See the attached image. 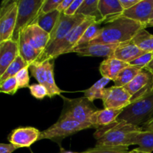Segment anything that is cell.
Instances as JSON below:
<instances>
[{"mask_svg": "<svg viewBox=\"0 0 153 153\" xmlns=\"http://www.w3.org/2000/svg\"><path fill=\"white\" fill-rule=\"evenodd\" d=\"M100 34L88 44H120L132 40L134 36L145 26L140 22L120 16L105 23ZM88 45V44H87Z\"/></svg>", "mask_w": 153, "mask_h": 153, "instance_id": "6da1fadb", "label": "cell"}, {"mask_svg": "<svg viewBox=\"0 0 153 153\" xmlns=\"http://www.w3.org/2000/svg\"><path fill=\"white\" fill-rule=\"evenodd\" d=\"M141 127L126 122H116L97 128L94 133L97 140L96 146L128 147L131 145L134 136L142 131Z\"/></svg>", "mask_w": 153, "mask_h": 153, "instance_id": "7a4b0ae2", "label": "cell"}, {"mask_svg": "<svg viewBox=\"0 0 153 153\" xmlns=\"http://www.w3.org/2000/svg\"><path fill=\"white\" fill-rule=\"evenodd\" d=\"M153 118V89L146 94L131 100L129 105L123 110L118 117L117 122L139 126H143Z\"/></svg>", "mask_w": 153, "mask_h": 153, "instance_id": "3957f363", "label": "cell"}, {"mask_svg": "<svg viewBox=\"0 0 153 153\" xmlns=\"http://www.w3.org/2000/svg\"><path fill=\"white\" fill-rule=\"evenodd\" d=\"M86 18V16L78 13L74 16H67L64 13H61L58 22L50 34V40L46 49L40 56V59L37 61L40 62V61H47L55 46L64 37H67L75 28L83 22Z\"/></svg>", "mask_w": 153, "mask_h": 153, "instance_id": "277c9868", "label": "cell"}, {"mask_svg": "<svg viewBox=\"0 0 153 153\" xmlns=\"http://www.w3.org/2000/svg\"><path fill=\"white\" fill-rule=\"evenodd\" d=\"M61 97L64 100V108L60 118H70L83 124L90 123V118L93 114L98 111L97 107L86 97L76 99H67Z\"/></svg>", "mask_w": 153, "mask_h": 153, "instance_id": "5b68a950", "label": "cell"}, {"mask_svg": "<svg viewBox=\"0 0 153 153\" xmlns=\"http://www.w3.org/2000/svg\"><path fill=\"white\" fill-rule=\"evenodd\" d=\"M94 128L91 124H83L70 118H59L58 121L49 128L40 133L39 140L43 139L58 141V140L74 134L82 130Z\"/></svg>", "mask_w": 153, "mask_h": 153, "instance_id": "8992f818", "label": "cell"}, {"mask_svg": "<svg viewBox=\"0 0 153 153\" xmlns=\"http://www.w3.org/2000/svg\"><path fill=\"white\" fill-rule=\"evenodd\" d=\"M45 0H17L18 14L13 40L18 42L21 31L31 25L38 17Z\"/></svg>", "mask_w": 153, "mask_h": 153, "instance_id": "52a82bcc", "label": "cell"}, {"mask_svg": "<svg viewBox=\"0 0 153 153\" xmlns=\"http://www.w3.org/2000/svg\"><path fill=\"white\" fill-rule=\"evenodd\" d=\"M17 14V1H2L0 9V42L13 40Z\"/></svg>", "mask_w": 153, "mask_h": 153, "instance_id": "ba28073f", "label": "cell"}, {"mask_svg": "<svg viewBox=\"0 0 153 153\" xmlns=\"http://www.w3.org/2000/svg\"><path fill=\"white\" fill-rule=\"evenodd\" d=\"M94 22H98L95 19L92 17H87L83 22L75 28L68 35L64 37L58 45L55 47L51 53L48 61L55 60L58 56L64 54L70 53L73 49L77 46L78 42L82 37L87 28ZM100 23V22H99ZM102 24V23H101Z\"/></svg>", "mask_w": 153, "mask_h": 153, "instance_id": "9c48e42d", "label": "cell"}, {"mask_svg": "<svg viewBox=\"0 0 153 153\" xmlns=\"http://www.w3.org/2000/svg\"><path fill=\"white\" fill-rule=\"evenodd\" d=\"M102 101L105 108L123 110L131 102V96L123 87L112 86L104 89Z\"/></svg>", "mask_w": 153, "mask_h": 153, "instance_id": "30bf717a", "label": "cell"}, {"mask_svg": "<svg viewBox=\"0 0 153 153\" xmlns=\"http://www.w3.org/2000/svg\"><path fill=\"white\" fill-rule=\"evenodd\" d=\"M123 88L131 96V100L137 98L153 89V74L146 69H143Z\"/></svg>", "mask_w": 153, "mask_h": 153, "instance_id": "8fae6325", "label": "cell"}, {"mask_svg": "<svg viewBox=\"0 0 153 153\" xmlns=\"http://www.w3.org/2000/svg\"><path fill=\"white\" fill-rule=\"evenodd\" d=\"M41 131L34 127H21L13 130L8 136L10 143L16 147H30L38 141Z\"/></svg>", "mask_w": 153, "mask_h": 153, "instance_id": "7c38bea8", "label": "cell"}, {"mask_svg": "<svg viewBox=\"0 0 153 153\" xmlns=\"http://www.w3.org/2000/svg\"><path fill=\"white\" fill-rule=\"evenodd\" d=\"M153 0H140L131 8L125 10L120 16L140 22L147 27L152 10Z\"/></svg>", "mask_w": 153, "mask_h": 153, "instance_id": "4fadbf2b", "label": "cell"}, {"mask_svg": "<svg viewBox=\"0 0 153 153\" xmlns=\"http://www.w3.org/2000/svg\"><path fill=\"white\" fill-rule=\"evenodd\" d=\"M22 31L31 46L43 54L50 40V34L42 29L37 24L29 25Z\"/></svg>", "mask_w": 153, "mask_h": 153, "instance_id": "5bb4252c", "label": "cell"}, {"mask_svg": "<svg viewBox=\"0 0 153 153\" xmlns=\"http://www.w3.org/2000/svg\"><path fill=\"white\" fill-rule=\"evenodd\" d=\"M118 46L119 44H102V43L88 44L75 48L71 52H74L81 56L109 58L113 56L114 52Z\"/></svg>", "mask_w": 153, "mask_h": 153, "instance_id": "9a60e30c", "label": "cell"}, {"mask_svg": "<svg viewBox=\"0 0 153 153\" xmlns=\"http://www.w3.org/2000/svg\"><path fill=\"white\" fill-rule=\"evenodd\" d=\"M19 55L18 42L8 40L0 42V76Z\"/></svg>", "mask_w": 153, "mask_h": 153, "instance_id": "2e32d148", "label": "cell"}, {"mask_svg": "<svg viewBox=\"0 0 153 153\" xmlns=\"http://www.w3.org/2000/svg\"><path fill=\"white\" fill-rule=\"evenodd\" d=\"M122 109L104 108L94 112L90 118V123L94 128H99L106 126L116 122L117 119L122 113Z\"/></svg>", "mask_w": 153, "mask_h": 153, "instance_id": "e0dca14e", "label": "cell"}, {"mask_svg": "<svg viewBox=\"0 0 153 153\" xmlns=\"http://www.w3.org/2000/svg\"><path fill=\"white\" fill-rule=\"evenodd\" d=\"M145 53L146 52L140 49L131 40L129 42L119 44L117 48L115 49L112 57H114V58L129 64L130 62Z\"/></svg>", "mask_w": 153, "mask_h": 153, "instance_id": "ac0fdd59", "label": "cell"}, {"mask_svg": "<svg viewBox=\"0 0 153 153\" xmlns=\"http://www.w3.org/2000/svg\"><path fill=\"white\" fill-rule=\"evenodd\" d=\"M129 65L114 57H109L102 61L100 66V72L104 78L114 81L119 73Z\"/></svg>", "mask_w": 153, "mask_h": 153, "instance_id": "d6986e66", "label": "cell"}, {"mask_svg": "<svg viewBox=\"0 0 153 153\" xmlns=\"http://www.w3.org/2000/svg\"><path fill=\"white\" fill-rule=\"evenodd\" d=\"M99 10L105 23L119 17L124 11L120 0H100Z\"/></svg>", "mask_w": 153, "mask_h": 153, "instance_id": "ffe728a7", "label": "cell"}, {"mask_svg": "<svg viewBox=\"0 0 153 153\" xmlns=\"http://www.w3.org/2000/svg\"><path fill=\"white\" fill-rule=\"evenodd\" d=\"M18 45H19V55L28 63V65L40 59L42 53L31 46L22 31L19 35Z\"/></svg>", "mask_w": 153, "mask_h": 153, "instance_id": "44dd1931", "label": "cell"}, {"mask_svg": "<svg viewBox=\"0 0 153 153\" xmlns=\"http://www.w3.org/2000/svg\"><path fill=\"white\" fill-rule=\"evenodd\" d=\"M131 145H137V149L143 152H153V131L142 130L137 132L131 140Z\"/></svg>", "mask_w": 153, "mask_h": 153, "instance_id": "7402d4cb", "label": "cell"}, {"mask_svg": "<svg viewBox=\"0 0 153 153\" xmlns=\"http://www.w3.org/2000/svg\"><path fill=\"white\" fill-rule=\"evenodd\" d=\"M99 1L100 0H84L76 13L82 14L86 17H92L98 22L102 23L105 20L99 10Z\"/></svg>", "mask_w": 153, "mask_h": 153, "instance_id": "603a6c76", "label": "cell"}, {"mask_svg": "<svg viewBox=\"0 0 153 153\" xmlns=\"http://www.w3.org/2000/svg\"><path fill=\"white\" fill-rule=\"evenodd\" d=\"M61 13V12L58 11V10H55L50 13L40 15L34 20V22L31 25L37 24L42 29H43L49 34H51L59 19Z\"/></svg>", "mask_w": 153, "mask_h": 153, "instance_id": "cb8c5ba5", "label": "cell"}, {"mask_svg": "<svg viewBox=\"0 0 153 153\" xmlns=\"http://www.w3.org/2000/svg\"><path fill=\"white\" fill-rule=\"evenodd\" d=\"M53 60L46 61V85L45 87L49 93V97L55 96H61L63 92L55 83V76H54V63Z\"/></svg>", "mask_w": 153, "mask_h": 153, "instance_id": "d4e9b609", "label": "cell"}, {"mask_svg": "<svg viewBox=\"0 0 153 153\" xmlns=\"http://www.w3.org/2000/svg\"><path fill=\"white\" fill-rule=\"evenodd\" d=\"M110 81V79L107 78L102 77L94 84V85H92L91 88L84 91V97L88 98L91 102H93L95 100H102L105 87L109 83Z\"/></svg>", "mask_w": 153, "mask_h": 153, "instance_id": "484cf974", "label": "cell"}, {"mask_svg": "<svg viewBox=\"0 0 153 153\" xmlns=\"http://www.w3.org/2000/svg\"><path fill=\"white\" fill-rule=\"evenodd\" d=\"M143 69L139 67H134V66L128 65L126 68H124L119 75L117 79L114 81V86L116 87H125L128 83L134 79V78L140 73Z\"/></svg>", "mask_w": 153, "mask_h": 153, "instance_id": "4316f807", "label": "cell"}, {"mask_svg": "<svg viewBox=\"0 0 153 153\" xmlns=\"http://www.w3.org/2000/svg\"><path fill=\"white\" fill-rule=\"evenodd\" d=\"M131 41L144 52H153V35L145 28L140 30Z\"/></svg>", "mask_w": 153, "mask_h": 153, "instance_id": "83f0119b", "label": "cell"}, {"mask_svg": "<svg viewBox=\"0 0 153 153\" xmlns=\"http://www.w3.org/2000/svg\"><path fill=\"white\" fill-rule=\"evenodd\" d=\"M28 66H29L28 63L19 55L16 57V59L10 64V66L7 67V70L4 71V73L1 76H0V82L6 80L8 78L13 77L20 70H22V69L28 67Z\"/></svg>", "mask_w": 153, "mask_h": 153, "instance_id": "f1b7e54d", "label": "cell"}, {"mask_svg": "<svg viewBox=\"0 0 153 153\" xmlns=\"http://www.w3.org/2000/svg\"><path fill=\"white\" fill-rule=\"evenodd\" d=\"M29 70L31 76L38 82L40 85H46V61H35L29 65Z\"/></svg>", "mask_w": 153, "mask_h": 153, "instance_id": "f546056e", "label": "cell"}, {"mask_svg": "<svg viewBox=\"0 0 153 153\" xmlns=\"http://www.w3.org/2000/svg\"><path fill=\"white\" fill-rule=\"evenodd\" d=\"M100 24L101 23H99V22H94V23L91 24V25L87 28L86 31H85V33L83 34L82 37H81L79 41L78 42L77 46L75 48L88 44L90 42H91L92 40H94V39L97 38V37H98L99 34H100V31H101L102 28L100 27Z\"/></svg>", "mask_w": 153, "mask_h": 153, "instance_id": "4dcf8cb0", "label": "cell"}, {"mask_svg": "<svg viewBox=\"0 0 153 153\" xmlns=\"http://www.w3.org/2000/svg\"><path fill=\"white\" fill-rule=\"evenodd\" d=\"M19 90L17 82L15 76L8 78L6 80L0 82V91L8 95H13Z\"/></svg>", "mask_w": 153, "mask_h": 153, "instance_id": "1f68e13d", "label": "cell"}, {"mask_svg": "<svg viewBox=\"0 0 153 153\" xmlns=\"http://www.w3.org/2000/svg\"><path fill=\"white\" fill-rule=\"evenodd\" d=\"M128 147H109V146H95L87 149L82 153H129Z\"/></svg>", "mask_w": 153, "mask_h": 153, "instance_id": "d6a6232c", "label": "cell"}, {"mask_svg": "<svg viewBox=\"0 0 153 153\" xmlns=\"http://www.w3.org/2000/svg\"><path fill=\"white\" fill-rule=\"evenodd\" d=\"M29 66L25 67L22 69V70L19 72L15 76L17 82L18 88L19 89L21 88H28L30 86L29 82H30V77H29Z\"/></svg>", "mask_w": 153, "mask_h": 153, "instance_id": "836d02e7", "label": "cell"}, {"mask_svg": "<svg viewBox=\"0 0 153 153\" xmlns=\"http://www.w3.org/2000/svg\"><path fill=\"white\" fill-rule=\"evenodd\" d=\"M30 93L34 98L43 100L46 97H49V93L46 87L40 84H33L28 87Z\"/></svg>", "mask_w": 153, "mask_h": 153, "instance_id": "e575fe53", "label": "cell"}, {"mask_svg": "<svg viewBox=\"0 0 153 153\" xmlns=\"http://www.w3.org/2000/svg\"><path fill=\"white\" fill-rule=\"evenodd\" d=\"M153 58V52H146L141 56L138 57L134 60L133 61L129 63V65L134 66V67H139V68L144 69L146 66L149 64Z\"/></svg>", "mask_w": 153, "mask_h": 153, "instance_id": "d590c367", "label": "cell"}, {"mask_svg": "<svg viewBox=\"0 0 153 153\" xmlns=\"http://www.w3.org/2000/svg\"><path fill=\"white\" fill-rule=\"evenodd\" d=\"M62 0H45L39 13V16L50 13L57 10L58 5Z\"/></svg>", "mask_w": 153, "mask_h": 153, "instance_id": "8d00e7d4", "label": "cell"}, {"mask_svg": "<svg viewBox=\"0 0 153 153\" xmlns=\"http://www.w3.org/2000/svg\"><path fill=\"white\" fill-rule=\"evenodd\" d=\"M83 1L84 0H73L72 4L64 12V13L65 15H67V16H74V15H76L78 10L83 3Z\"/></svg>", "mask_w": 153, "mask_h": 153, "instance_id": "74e56055", "label": "cell"}, {"mask_svg": "<svg viewBox=\"0 0 153 153\" xmlns=\"http://www.w3.org/2000/svg\"><path fill=\"white\" fill-rule=\"evenodd\" d=\"M18 148L12 143H1L0 144V153H12Z\"/></svg>", "mask_w": 153, "mask_h": 153, "instance_id": "f35d334b", "label": "cell"}, {"mask_svg": "<svg viewBox=\"0 0 153 153\" xmlns=\"http://www.w3.org/2000/svg\"><path fill=\"white\" fill-rule=\"evenodd\" d=\"M140 1V0H120V2L123 7L124 10H127V9L131 8V7L135 5Z\"/></svg>", "mask_w": 153, "mask_h": 153, "instance_id": "ab89813d", "label": "cell"}, {"mask_svg": "<svg viewBox=\"0 0 153 153\" xmlns=\"http://www.w3.org/2000/svg\"><path fill=\"white\" fill-rule=\"evenodd\" d=\"M72 2H73L72 0H62L59 4V5H58L57 10L61 12V13H64L68 8L69 6L72 4Z\"/></svg>", "mask_w": 153, "mask_h": 153, "instance_id": "60d3db41", "label": "cell"}, {"mask_svg": "<svg viewBox=\"0 0 153 153\" xmlns=\"http://www.w3.org/2000/svg\"><path fill=\"white\" fill-rule=\"evenodd\" d=\"M141 128L143 130H149V131H153V118L143 124L141 126Z\"/></svg>", "mask_w": 153, "mask_h": 153, "instance_id": "b9f144b4", "label": "cell"}, {"mask_svg": "<svg viewBox=\"0 0 153 153\" xmlns=\"http://www.w3.org/2000/svg\"><path fill=\"white\" fill-rule=\"evenodd\" d=\"M144 69L147 70L148 71H149L151 73H152V74H153V58H152V61L149 63V64H148V65L146 66Z\"/></svg>", "mask_w": 153, "mask_h": 153, "instance_id": "7bdbcfd3", "label": "cell"}, {"mask_svg": "<svg viewBox=\"0 0 153 153\" xmlns=\"http://www.w3.org/2000/svg\"><path fill=\"white\" fill-rule=\"evenodd\" d=\"M129 153H147V152H143V151H140V150H139L137 148H136V149H133V150L129 151Z\"/></svg>", "mask_w": 153, "mask_h": 153, "instance_id": "ee69618b", "label": "cell"}, {"mask_svg": "<svg viewBox=\"0 0 153 153\" xmlns=\"http://www.w3.org/2000/svg\"><path fill=\"white\" fill-rule=\"evenodd\" d=\"M153 20V5H152V13H151V16H150V18H149V22H151V21Z\"/></svg>", "mask_w": 153, "mask_h": 153, "instance_id": "f6af8a7d", "label": "cell"}, {"mask_svg": "<svg viewBox=\"0 0 153 153\" xmlns=\"http://www.w3.org/2000/svg\"><path fill=\"white\" fill-rule=\"evenodd\" d=\"M149 26H153V20H152V21H151V22H149V24H148V25H147V27H149Z\"/></svg>", "mask_w": 153, "mask_h": 153, "instance_id": "bcb514c9", "label": "cell"}, {"mask_svg": "<svg viewBox=\"0 0 153 153\" xmlns=\"http://www.w3.org/2000/svg\"><path fill=\"white\" fill-rule=\"evenodd\" d=\"M61 153H78V152H62ZM82 153V152H81Z\"/></svg>", "mask_w": 153, "mask_h": 153, "instance_id": "7dc6e473", "label": "cell"}, {"mask_svg": "<svg viewBox=\"0 0 153 153\" xmlns=\"http://www.w3.org/2000/svg\"><path fill=\"white\" fill-rule=\"evenodd\" d=\"M31 153H33V152H31Z\"/></svg>", "mask_w": 153, "mask_h": 153, "instance_id": "c3c4849f", "label": "cell"}]
</instances>
